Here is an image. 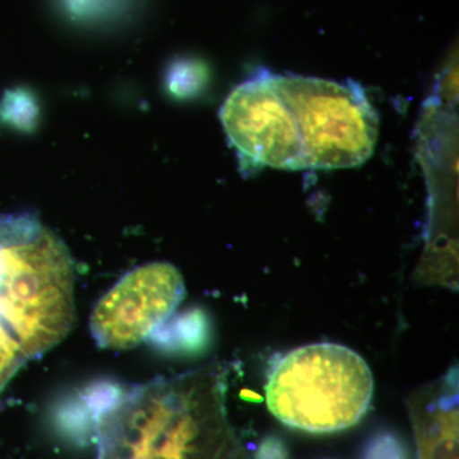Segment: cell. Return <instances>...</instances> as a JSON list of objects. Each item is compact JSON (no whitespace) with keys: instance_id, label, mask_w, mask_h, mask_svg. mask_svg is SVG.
I'll return each mask as SVG.
<instances>
[{"instance_id":"1","label":"cell","mask_w":459,"mask_h":459,"mask_svg":"<svg viewBox=\"0 0 459 459\" xmlns=\"http://www.w3.org/2000/svg\"><path fill=\"white\" fill-rule=\"evenodd\" d=\"M74 262L32 213L0 216V316L29 361L74 327Z\"/></svg>"},{"instance_id":"2","label":"cell","mask_w":459,"mask_h":459,"mask_svg":"<svg viewBox=\"0 0 459 459\" xmlns=\"http://www.w3.org/2000/svg\"><path fill=\"white\" fill-rule=\"evenodd\" d=\"M373 376L359 353L316 343L287 353L265 386L268 409L287 427L333 433L358 424L373 397Z\"/></svg>"},{"instance_id":"3","label":"cell","mask_w":459,"mask_h":459,"mask_svg":"<svg viewBox=\"0 0 459 459\" xmlns=\"http://www.w3.org/2000/svg\"><path fill=\"white\" fill-rule=\"evenodd\" d=\"M294 111L307 170H337L367 162L376 150L379 117L360 84L274 74Z\"/></svg>"},{"instance_id":"4","label":"cell","mask_w":459,"mask_h":459,"mask_svg":"<svg viewBox=\"0 0 459 459\" xmlns=\"http://www.w3.org/2000/svg\"><path fill=\"white\" fill-rule=\"evenodd\" d=\"M220 119L243 164L307 170L298 120L274 74L238 84L220 108Z\"/></svg>"},{"instance_id":"5","label":"cell","mask_w":459,"mask_h":459,"mask_svg":"<svg viewBox=\"0 0 459 459\" xmlns=\"http://www.w3.org/2000/svg\"><path fill=\"white\" fill-rule=\"evenodd\" d=\"M186 296V283L168 262L140 265L102 296L91 314L92 337L101 349H133L153 336Z\"/></svg>"},{"instance_id":"6","label":"cell","mask_w":459,"mask_h":459,"mask_svg":"<svg viewBox=\"0 0 459 459\" xmlns=\"http://www.w3.org/2000/svg\"><path fill=\"white\" fill-rule=\"evenodd\" d=\"M435 419L422 430L421 459H458L457 410L455 398L442 397Z\"/></svg>"},{"instance_id":"7","label":"cell","mask_w":459,"mask_h":459,"mask_svg":"<svg viewBox=\"0 0 459 459\" xmlns=\"http://www.w3.org/2000/svg\"><path fill=\"white\" fill-rule=\"evenodd\" d=\"M362 459H409V451L397 435L380 431L365 444Z\"/></svg>"},{"instance_id":"8","label":"cell","mask_w":459,"mask_h":459,"mask_svg":"<svg viewBox=\"0 0 459 459\" xmlns=\"http://www.w3.org/2000/svg\"><path fill=\"white\" fill-rule=\"evenodd\" d=\"M255 459H290L286 444L279 437H268L259 446Z\"/></svg>"}]
</instances>
